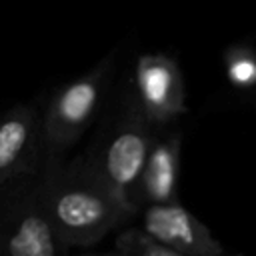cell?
<instances>
[{"label": "cell", "instance_id": "cell-5", "mask_svg": "<svg viewBox=\"0 0 256 256\" xmlns=\"http://www.w3.org/2000/svg\"><path fill=\"white\" fill-rule=\"evenodd\" d=\"M128 98L154 128L180 118L186 112V86L178 62L162 52L140 54Z\"/></svg>", "mask_w": 256, "mask_h": 256}, {"label": "cell", "instance_id": "cell-1", "mask_svg": "<svg viewBox=\"0 0 256 256\" xmlns=\"http://www.w3.org/2000/svg\"><path fill=\"white\" fill-rule=\"evenodd\" d=\"M42 206L70 248H90L136 216L84 156L40 170Z\"/></svg>", "mask_w": 256, "mask_h": 256}, {"label": "cell", "instance_id": "cell-11", "mask_svg": "<svg viewBox=\"0 0 256 256\" xmlns=\"http://www.w3.org/2000/svg\"><path fill=\"white\" fill-rule=\"evenodd\" d=\"M78 256H120L116 250L114 252H106V254H96V252H84V254H78Z\"/></svg>", "mask_w": 256, "mask_h": 256}, {"label": "cell", "instance_id": "cell-3", "mask_svg": "<svg viewBox=\"0 0 256 256\" xmlns=\"http://www.w3.org/2000/svg\"><path fill=\"white\" fill-rule=\"evenodd\" d=\"M156 128L136 110L130 98L108 122L98 140L82 154L110 190L136 214L132 204L134 186L144 168Z\"/></svg>", "mask_w": 256, "mask_h": 256}, {"label": "cell", "instance_id": "cell-4", "mask_svg": "<svg viewBox=\"0 0 256 256\" xmlns=\"http://www.w3.org/2000/svg\"><path fill=\"white\" fill-rule=\"evenodd\" d=\"M40 172L0 184V256H70L40 198Z\"/></svg>", "mask_w": 256, "mask_h": 256}, {"label": "cell", "instance_id": "cell-10", "mask_svg": "<svg viewBox=\"0 0 256 256\" xmlns=\"http://www.w3.org/2000/svg\"><path fill=\"white\" fill-rule=\"evenodd\" d=\"M116 252L120 256H186L150 234H146L142 228H128L122 230L116 238Z\"/></svg>", "mask_w": 256, "mask_h": 256}, {"label": "cell", "instance_id": "cell-2", "mask_svg": "<svg viewBox=\"0 0 256 256\" xmlns=\"http://www.w3.org/2000/svg\"><path fill=\"white\" fill-rule=\"evenodd\" d=\"M114 58H102L86 74L60 86L42 108V168L66 160L68 150L84 136L106 100Z\"/></svg>", "mask_w": 256, "mask_h": 256}, {"label": "cell", "instance_id": "cell-8", "mask_svg": "<svg viewBox=\"0 0 256 256\" xmlns=\"http://www.w3.org/2000/svg\"><path fill=\"white\" fill-rule=\"evenodd\" d=\"M180 152H182V136L178 132L154 138L132 194V204L136 208V214L144 206L168 204L178 200Z\"/></svg>", "mask_w": 256, "mask_h": 256}, {"label": "cell", "instance_id": "cell-9", "mask_svg": "<svg viewBox=\"0 0 256 256\" xmlns=\"http://www.w3.org/2000/svg\"><path fill=\"white\" fill-rule=\"evenodd\" d=\"M228 82L238 90L256 88V50L248 46H232L224 54Z\"/></svg>", "mask_w": 256, "mask_h": 256}, {"label": "cell", "instance_id": "cell-7", "mask_svg": "<svg viewBox=\"0 0 256 256\" xmlns=\"http://www.w3.org/2000/svg\"><path fill=\"white\" fill-rule=\"evenodd\" d=\"M136 216L146 234L186 256H224V248L210 228L178 200L144 206Z\"/></svg>", "mask_w": 256, "mask_h": 256}, {"label": "cell", "instance_id": "cell-6", "mask_svg": "<svg viewBox=\"0 0 256 256\" xmlns=\"http://www.w3.org/2000/svg\"><path fill=\"white\" fill-rule=\"evenodd\" d=\"M42 170V108L32 102L0 116V184Z\"/></svg>", "mask_w": 256, "mask_h": 256}]
</instances>
